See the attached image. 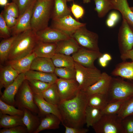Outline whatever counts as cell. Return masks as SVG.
I'll return each mask as SVG.
<instances>
[{"label": "cell", "instance_id": "31", "mask_svg": "<svg viewBox=\"0 0 133 133\" xmlns=\"http://www.w3.org/2000/svg\"><path fill=\"white\" fill-rule=\"evenodd\" d=\"M51 59L55 67H74L75 62L70 55L55 53Z\"/></svg>", "mask_w": 133, "mask_h": 133}, {"label": "cell", "instance_id": "13", "mask_svg": "<svg viewBox=\"0 0 133 133\" xmlns=\"http://www.w3.org/2000/svg\"><path fill=\"white\" fill-rule=\"evenodd\" d=\"M35 33L38 41L46 43H56L71 37L61 31L49 27Z\"/></svg>", "mask_w": 133, "mask_h": 133}, {"label": "cell", "instance_id": "20", "mask_svg": "<svg viewBox=\"0 0 133 133\" xmlns=\"http://www.w3.org/2000/svg\"><path fill=\"white\" fill-rule=\"evenodd\" d=\"M113 9L119 11L123 19L133 28V12L129 6L127 0H111Z\"/></svg>", "mask_w": 133, "mask_h": 133}, {"label": "cell", "instance_id": "53", "mask_svg": "<svg viewBox=\"0 0 133 133\" xmlns=\"http://www.w3.org/2000/svg\"><path fill=\"white\" fill-rule=\"evenodd\" d=\"M102 56L105 60L108 62L111 61L112 59L110 55L108 53H106L103 54Z\"/></svg>", "mask_w": 133, "mask_h": 133}, {"label": "cell", "instance_id": "9", "mask_svg": "<svg viewBox=\"0 0 133 133\" xmlns=\"http://www.w3.org/2000/svg\"><path fill=\"white\" fill-rule=\"evenodd\" d=\"M118 41L121 54L132 49L133 28L123 19L119 30Z\"/></svg>", "mask_w": 133, "mask_h": 133}, {"label": "cell", "instance_id": "41", "mask_svg": "<svg viewBox=\"0 0 133 133\" xmlns=\"http://www.w3.org/2000/svg\"><path fill=\"white\" fill-rule=\"evenodd\" d=\"M37 0H12V1L15 3L17 6L19 16L31 6L35 3Z\"/></svg>", "mask_w": 133, "mask_h": 133}, {"label": "cell", "instance_id": "17", "mask_svg": "<svg viewBox=\"0 0 133 133\" xmlns=\"http://www.w3.org/2000/svg\"><path fill=\"white\" fill-rule=\"evenodd\" d=\"M34 102L38 107L39 115L42 116L48 114H52L57 116L62 120V118L58 106L52 104L46 101L40 94L34 93Z\"/></svg>", "mask_w": 133, "mask_h": 133}, {"label": "cell", "instance_id": "47", "mask_svg": "<svg viewBox=\"0 0 133 133\" xmlns=\"http://www.w3.org/2000/svg\"><path fill=\"white\" fill-rule=\"evenodd\" d=\"M0 14L2 16L7 26L10 29L14 27L17 24L18 18L14 17L6 14L3 10Z\"/></svg>", "mask_w": 133, "mask_h": 133}, {"label": "cell", "instance_id": "32", "mask_svg": "<svg viewBox=\"0 0 133 133\" xmlns=\"http://www.w3.org/2000/svg\"><path fill=\"white\" fill-rule=\"evenodd\" d=\"M102 114L101 110L87 105L85 112V124L88 128L93 126L100 118Z\"/></svg>", "mask_w": 133, "mask_h": 133}, {"label": "cell", "instance_id": "42", "mask_svg": "<svg viewBox=\"0 0 133 133\" xmlns=\"http://www.w3.org/2000/svg\"><path fill=\"white\" fill-rule=\"evenodd\" d=\"M3 11L6 14L14 17L17 18L19 16L18 7L15 2L8 3L4 6Z\"/></svg>", "mask_w": 133, "mask_h": 133}, {"label": "cell", "instance_id": "1", "mask_svg": "<svg viewBox=\"0 0 133 133\" xmlns=\"http://www.w3.org/2000/svg\"><path fill=\"white\" fill-rule=\"evenodd\" d=\"M88 97L85 92L80 90L73 98L60 102L58 106L61 116L63 125L71 127H83L85 124V112Z\"/></svg>", "mask_w": 133, "mask_h": 133}, {"label": "cell", "instance_id": "23", "mask_svg": "<svg viewBox=\"0 0 133 133\" xmlns=\"http://www.w3.org/2000/svg\"><path fill=\"white\" fill-rule=\"evenodd\" d=\"M56 43H48L38 41L33 52L37 57L51 58L55 53Z\"/></svg>", "mask_w": 133, "mask_h": 133}, {"label": "cell", "instance_id": "34", "mask_svg": "<svg viewBox=\"0 0 133 133\" xmlns=\"http://www.w3.org/2000/svg\"><path fill=\"white\" fill-rule=\"evenodd\" d=\"M17 35L12 36L4 39L0 43V61L3 63L8 59V56L13 44Z\"/></svg>", "mask_w": 133, "mask_h": 133}, {"label": "cell", "instance_id": "18", "mask_svg": "<svg viewBox=\"0 0 133 133\" xmlns=\"http://www.w3.org/2000/svg\"><path fill=\"white\" fill-rule=\"evenodd\" d=\"M37 56L33 52L30 54L18 59L9 60L7 64L11 66L18 74L25 73L30 69L33 61Z\"/></svg>", "mask_w": 133, "mask_h": 133}, {"label": "cell", "instance_id": "50", "mask_svg": "<svg viewBox=\"0 0 133 133\" xmlns=\"http://www.w3.org/2000/svg\"><path fill=\"white\" fill-rule=\"evenodd\" d=\"M108 18L110 19L117 23L119 20L120 16L117 12L113 11L109 14Z\"/></svg>", "mask_w": 133, "mask_h": 133}, {"label": "cell", "instance_id": "4", "mask_svg": "<svg viewBox=\"0 0 133 133\" xmlns=\"http://www.w3.org/2000/svg\"><path fill=\"white\" fill-rule=\"evenodd\" d=\"M108 103L128 99L133 96V83L119 78H113L106 94Z\"/></svg>", "mask_w": 133, "mask_h": 133}, {"label": "cell", "instance_id": "51", "mask_svg": "<svg viewBox=\"0 0 133 133\" xmlns=\"http://www.w3.org/2000/svg\"><path fill=\"white\" fill-rule=\"evenodd\" d=\"M98 59L99 63L101 66L104 67L107 66L108 62L105 60L102 55Z\"/></svg>", "mask_w": 133, "mask_h": 133}, {"label": "cell", "instance_id": "40", "mask_svg": "<svg viewBox=\"0 0 133 133\" xmlns=\"http://www.w3.org/2000/svg\"><path fill=\"white\" fill-rule=\"evenodd\" d=\"M117 114L122 119L133 115V96L125 102Z\"/></svg>", "mask_w": 133, "mask_h": 133}, {"label": "cell", "instance_id": "35", "mask_svg": "<svg viewBox=\"0 0 133 133\" xmlns=\"http://www.w3.org/2000/svg\"><path fill=\"white\" fill-rule=\"evenodd\" d=\"M94 9L100 18L104 17L109 11L113 9L111 0H94Z\"/></svg>", "mask_w": 133, "mask_h": 133}, {"label": "cell", "instance_id": "25", "mask_svg": "<svg viewBox=\"0 0 133 133\" xmlns=\"http://www.w3.org/2000/svg\"><path fill=\"white\" fill-rule=\"evenodd\" d=\"M26 79L35 80L53 84L58 79L54 73H48L30 70L25 73Z\"/></svg>", "mask_w": 133, "mask_h": 133}, {"label": "cell", "instance_id": "21", "mask_svg": "<svg viewBox=\"0 0 133 133\" xmlns=\"http://www.w3.org/2000/svg\"><path fill=\"white\" fill-rule=\"evenodd\" d=\"M19 74L10 65L7 64L0 66V89L6 88L12 83Z\"/></svg>", "mask_w": 133, "mask_h": 133}, {"label": "cell", "instance_id": "45", "mask_svg": "<svg viewBox=\"0 0 133 133\" xmlns=\"http://www.w3.org/2000/svg\"><path fill=\"white\" fill-rule=\"evenodd\" d=\"M122 124L124 133H133V115L122 119Z\"/></svg>", "mask_w": 133, "mask_h": 133}, {"label": "cell", "instance_id": "49", "mask_svg": "<svg viewBox=\"0 0 133 133\" xmlns=\"http://www.w3.org/2000/svg\"><path fill=\"white\" fill-rule=\"evenodd\" d=\"M120 58L123 61L130 59L133 61V48L124 53L121 54Z\"/></svg>", "mask_w": 133, "mask_h": 133}, {"label": "cell", "instance_id": "48", "mask_svg": "<svg viewBox=\"0 0 133 133\" xmlns=\"http://www.w3.org/2000/svg\"><path fill=\"white\" fill-rule=\"evenodd\" d=\"M65 128V133H86L89 131L87 129L71 127L63 125Z\"/></svg>", "mask_w": 133, "mask_h": 133}, {"label": "cell", "instance_id": "46", "mask_svg": "<svg viewBox=\"0 0 133 133\" xmlns=\"http://www.w3.org/2000/svg\"><path fill=\"white\" fill-rule=\"evenodd\" d=\"M26 127L19 125L8 128H3L0 130V133H27Z\"/></svg>", "mask_w": 133, "mask_h": 133}, {"label": "cell", "instance_id": "15", "mask_svg": "<svg viewBox=\"0 0 133 133\" xmlns=\"http://www.w3.org/2000/svg\"><path fill=\"white\" fill-rule=\"evenodd\" d=\"M35 3L31 6L18 18L16 24L10 29L12 36L17 35L25 31L31 29V21Z\"/></svg>", "mask_w": 133, "mask_h": 133}, {"label": "cell", "instance_id": "2", "mask_svg": "<svg viewBox=\"0 0 133 133\" xmlns=\"http://www.w3.org/2000/svg\"><path fill=\"white\" fill-rule=\"evenodd\" d=\"M38 42L35 32L31 29L17 35L12 46L8 60L20 59L33 53Z\"/></svg>", "mask_w": 133, "mask_h": 133}, {"label": "cell", "instance_id": "11", "mask_svg": "<svg viewBox=\"0 0 133 133\" xmlns=\"http://www.w3.org/2000/svg\"><path fill=\"white\" fill-rule=\"evenodd\" d=\"M56 83L61 101L73 98L80 90L79 84L75 79H65L59 78Z\"/></svg>", "mask_w": 133, "mask_h": 133}, {"label": "cell", "instance_id": "43", "mask_svg": "<svg viewBox=\"0 0 133 133\" xmlns=\"http://www.w3.org/2000/svg\"><path fill=\"white\" fill-rule=\"evenodd\" d=\"M10 29L7 26L3 18L0 14V37L4 39L12 36Z\"/></svg>", "mask_w": 133, "mask_h": 133}, {"label": "cell", "instance_id": "26", "mask_svg": "<svg viewBox=\"0 0 133 133\" xmlns=\"http://www.w3.org/2000/svg\"><path fill=\"white\" fill-rule=\"evenodd\" d=\"M111 74L114 76L133 80V61L128 62L123 61L118 63L112 72Z\"/></svg>", "mask_w": 133, "mask_h": 133}, {"label": "cell", "instance_id": "10", "mask_svg": "<svg viewBox=\"0 0 133 133\" xmlns=\"http://www.w3.org/2000/svg\"><path fill=\"white\" fill-rule=\"evenodd\" d=\"M52 20L50 27L61 31L71 37L76 31L86 25V23L80 22L74 19L71 15Z\"/></svg>", "mask_w": 133, "mask_h": 133}, {"label": "cell", "instance_id": "56", "mask_svg": "<svg viewBox=\"0 0 133 133\" xmlns=\"http://www.w3.org/2000/svg\"><path fill=\"white\" fill-rule=\"evenodd\" d=\"M130 8L132 11L133 12V7H130Z\"/></svg>", "mask_w": 133, "mask_h": 133}, {"label": "cell", "instance_id": "55", "mask_svg": "<svg viewBox=\"0 0 133 133\" xmlns=\"http://www.w3.org/2000/svg\"><path fill=\"white\" fill-rule=\"evenodd\" d=\"M83 0L84 3H88L91 1V0Z\"/></svg>", "mask_w": 133, "mask_h": 133}, {"label": "cell", "instance_id": "5", "mask_svg": "<svg viewBox=\"0 0 133 133\" xmlns=\"http://www.w3.org/2000/svg\"><path fill=\"white\" fill-rule=\"evenodd\" d=\"M74 68L75 79L79 84V89L83 91L97 81L102 73L96 67H86L75 62Z\"/></svg>", "mask_w": 133, "mask_h": 133}, {"label": "cell", "instance_id": "33", "mask_svg": "<svg viewBox=\"0 0 133 133\" xmlns=\"http://www.w3.org/2000/svg\"><path fill=\"white\" fill-rule=\"evenodd\" d=\"M108 103L106 94L96 93L88 96L87 105L102 110Z\"/></svg>", "mask_w": 133, "mask_h": 133}, {"label": "cell", "instance_id": "6", "mask_svg": "<svg viewBox=\"0 0 133 133\" xmlns=\"http://www.w3.org/2000/svg\"><path fill=\"white\" fill-rule=\"evenodd\" d=\"M122 120L117 114H103L92 127L96 133H124Z\"/></svg>", "mask_w": 133, "mask_h": 133}, {"label": "cell", "instance_id": "44", "mask_svg": "<svg viewBox=\"0 0 133 133\" xmlns=\"http://www.w3.org/2000/svg\"><path fill=\"white\" fill-rule=\"evenodd\" d=\"M70 9L71 13L77 20L82 18L84 15V9L82 6L79 4L73 3L71 5Z\"/></svg>", "mask_w": 133, "mask_h": 133}, {"label": "cell", "instance_id": "27", "mask_svg": "<svg viewBox=\"0 0 133 133\" xmlns=\"http://www.w3.org/2000/svg\"><path fill=\"white\" fill-rule=\"evenodd\" d=\"M22 110L24 112L22 121L28 133H34L39 125L40 120L28 109L24 108Z\"/></svg>", "mask_w": 133, "mask_h": 133}, {"label": "cell", "instance_id": "7", "mask_svg": "<svg viewBox=\"0 0 133 133\" xmlns=\"http://www.w3.org/2000/svg\"><path fill=\"white\" fill-rule=\"evenodd\" d=\"M34 93L26 79L20 87L15 97V106L19 109L25 108L31 112L38 114L39 110L34 99Z\"/></svg>", "mask_w": 133, "mask_h": 133}, {"label": "cell", "instance_id": "19", "mask_svg": "<svg viewBox=\"0 0 133 133\" xmlns=\"http://www.w3.org/2000/svg\"><path fill=\"white\" fill-rule=\"evenodd\" d=\"M56 43L55 53L70 55L77 52L81 48L72 37L61 40Z\"/></svg>", "mask_w": 133, "mask_h": 133}, {"label": "cell", "instance_id": "28", "mask_svg": "<svg viewBox=\"0 0 133 133\" xmlns=\"http://www.w3.org/2000/svg\"><path fill=\"white\" fill-rule=\"evenodd\" d=\"M67 2L66 0H54L51 17L52 20L71 15L70 9L67 6Z\"/></svg>", "mask_w": 133, "mask_h": 133}, {"label": "cell", "instance_id": "16", "mask_svg": "<svg viewBox=\"0 0 133 133\" xmlns=\"http://www.w3.org/2000/svg\"><path fill=\"white\" fill-rule=\"evenodd\" d=\"M112 77L105 72L101 73L99 80L88 87L84 91L88 95L96 93L107 94L109 90Z\"/></svg>", "mask_w": 133, "mask_h": 133}, {"label": "cell", "instance_id": "54", "mask_svg": "<svg viewBox=\"0 0 133 133\" xmlns=\"http://www.w3.org/2000/svg\"><path fill=\"white\" fill-rule=\"evenodd\" d=\"M8 3V0H0V5L1 6H5Z\"/></svg>", "mask_w": 133, "mask_h": 133}, {"label": "cell", "instance_id": "39", "mask_svg": "<svg viewBox=\"0 0 133 133\" xmlns=\"http://www.w3.org/2000/svg\"><path fill=\"white\" fill-rule=\"evenodd\" d=\"M27 80L34 93L36 94L41 93L52 84L35 80Z\"/></svg>", "mask_w": 133, "mask_h": 133}, {"label": "cell", "instance_id": "38", "mask_svg": "<svg viewBox=\"0 0 133 133\" xmlns=\"http://www.w3.org/2000/svg\"><path fill=\"white\" fill-rule=\"evenodd\" d=\"M0 113L10 115H18L23 116V110L16 108L14 106L8 104L0 99Z\"/></svg>", "mask_w": 133, "mask_h": 133}, {"label": "cell", "instance_id": "24", "mask_svg": "<svg viewBox=\"0 0 133 133\" xmlns=\"http://www.w3.org/2000/svg\"><path fill=\"white\" fill-rule=\"evenodd\" d=\"M55 67L51 58L37 57L33 61L30 70L54 73Z\"/></svg>", "mask_w": 133, "mask_h": 133}, {"label": "cell", "instance_id": "14", "mask_svg": "<svg viewBox=\"0 0 133 133\" xmlns=\"http://www.w3.org/2000/svg\"><path fill=\"white\" fill-rule=\"evenodd\" d=\"M26 80L24 73L19 74L14 82L6 88L3 93H1V100L6 103L15 106V97L20 87Z\"/></svg>", "mask_w": 133, "mask_h": 133}, {"label": "cell", "instance_id": "52", "mask_svg": "<svg viewBox=\"0 0 133 133\" xmlns=\"http://www.w3.org/2000/svg\"><path fill=\"white\" fill-rule=\"evenodd\" d=\"M107 26L109 28H112L115 26L116 23L110 19L108 18L106 21Z\"/></svg>", "mask_w": 133, "mask_h": 133}, {"label": "cell", "instance_id": "37", "mask_svg": "<svg viewBox=\"0 0 133 133\" xmlns=\"http://www.w3.org/2000/svg\"><path fill=\"white\" fill-rule=\"evenodd\" d=\"M54 73L60 78L65 79H75L76 72L74 67H55Z\"/></svg>", "mask_w": 133, "mask_h": 133}, {"label": "cell", "instance_id": "29", "mask_svg": "<svg viewBox=\"0 0 133 133\" xmlns=\"http://www.w3.org/2000/svg\"><path fill=\"white\" fill-rule=\"evenodd\" d=\"M23 116L0 113V128H8L19 125L25 126L22 121Z\"/></svg>", "mask_w": 133, "mask_h": 133}, {"label": "cell", "instance_id": "30", "mask_svg": "<svg viewBox=\"0 0 133 133\" xmlns=\"http://www.w3.org/2000/svg\"><path fill=\"white\" fill-rule=\"evenodd\" d=\"M39 94L47 101L58 106L61 100L56 83L52 84L46 90Z\"/></svg>", "mask_w": 133, "mask_h": 133}, {"label": "cell", "instance_id": "3", "mask_svg": "<svg viewBox=\"0 0 133 133\" xmlns=\"http://www.w3.org/2000/svg\"><path fill=\"white\" fill-rule=\"evenodd\" d=\"M54 0H37L34 5L31 25L35 32L48 27L51 17Z\"/></svg>", "mask_w": 133, "mask_h": 133}, {"label": "cell", "instance_id": "12", "mask_svg": "<svg viewBox=\"0 0 133 133\" xmlns=\"http://www.w3.org/2000/svg\"><path fill=\"white\" fill-rule=\"evenodd\" d=\"M100 51L90 50L81 47L72 54L74 61L84 66L91 68L96 67L94 65L95 60L102 55Z\"/></svg>", "mask_w": 133, "mask_h": 133}, {"label": "cell", "instance_id": "22", "mask_svg": "<svg viewBox=\"0 0 133 133\" xmlns=\"http://www.w3.org/2000/svg\"><path fill=\"white\" fill-rule=\"evenodd\" d=\"M40 120L38 128L34 133H38L46 130H55L59 128L61 119L57 116L52 114L44 115Z\"/></svg>", "mask_w": 133, "mask_h": 133}, {"label": "cell", "instance_id": "8", "mask_svg": "<svg viewBox=\"0 0 133 133\" xmlns=\"http://www.w3.org/2000/svg\"><path fill=\"white\" fill-rule=\"evenodd\" d=\"M71 37L75 40L81 47L90 50L100 51L98 35L88 30L86 26L77 30Z\"/></svg>", "mask_w": 133, "mask_h": 133}, {"label": "cell", "instance_id": "57", "mask_svg": "<svg viewBox=\"0 0 133 133\" xmlns=\"http://www.w3.org/2000/svg\"><path fill=\"white\" fill-rule=\"evenodd\" d=\"M67 1H73L74 0H66Z\"/></svg>", "mask_w": 133, "mask_h": 133}, {"label": "cell", "instance_id": "36", "mask_svg": "<svg viewBox=\"0 0 133 133\" xmlns=\"http://www.w3.org/2000/svg\"><path fill=\"white\" fill-rule=\"evenodd\" d=\"M128 99H122L108 103L101 110L102 115L117 114L125 102Z\"/></svg>", "mask_w": 133, "mask_h": 133}]
</instances>
